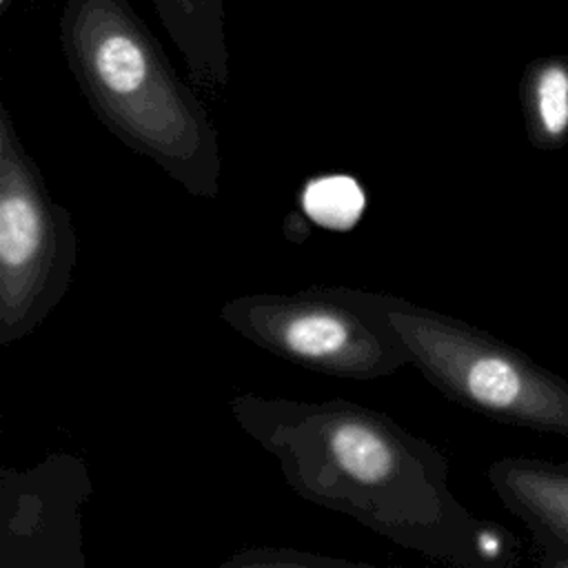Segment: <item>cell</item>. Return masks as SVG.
<instances>
[{"mask_svg": "<svg viewBox=\"0 0 568 568\" xmlns=\"http://www.w3.org/2000/svg\"><path fill=\"white\" fill-rule=\"evenodd\" d=\"M237 426L268 450L302 499L455 568H481L477 519L448 488V462L388 415L348 399L240 393Z\"/></svg>", "mask_w": 568, "mask_h": 568, "instance_id": "6da1fadb", "label": "cell"}, {"mask_svg": "<svg viewBox=\"0 0 568 568\" xmlns=\"http://www.w3.org/2000/svg\"><path fill=\"white\" fill-rule=\"evenodd\" d=\"M60 44L98 120L186 193L220 195L217 131L129 0H64Z\"/></svg>", "mask_w": 568, "mask_h": 568, "instance_id": "7a4b0ae2", "label": "cell"}, {"mask_svg": "<svg viewBox=\"0 0 568 568\" xmlns=\"http://www.w3.org/2000/svg\"><path fill=\"white\" fill-rule=\"evenodd\" d=\"M410 364L448 399L495 422L568 437V382L524 351L446 313L386 295Z\"/></svg>", "mask_w": 568, "mask_h": 568, "instance_id": "3957f363", "label": "cell"}, {"mask_svg": "<svg viewBox=\"0 0 568 568\" xmlns=\"http://www.w3.org/2000/svg\"><path fill=\"white\" fill-rule=\"evenodd\" d=\"M220 320L257 348L331 377L375 379L410 364L388 322L386 293L344 284L253 293L224 302Z\"/></svg>", "mask_w": 568, "mask_h": 568, "instance_id": "277c9868", "label": "cell"}, {"mask_svg": "<svg viewBox=\"0 0 568 568\" xmlns=\"http://www.w3.org/2000/svg\"><path fill=\"white\" fill-rule=\"evenodd\" d=\"M78 240L0 104V344L36 331L73 282Z\"/></svg>", "mask_w": 568, "mask_h": 568, "instance_id": "5b68a950", "label": "cell"}, {"mask_svg": "<svg viewBox=\"0 0 568 568\" xmlns=\"http://www.w3.org/2000/svg\"><path fill=\"white\" fill-rule=\"evenodd\" d=\"M91 497L82 459L53 453L29 470L0 473V566L84 568L80 510Z\"/></svg>", "mask_w": 568, "mask_h": 568, "instance_id": "8992f818", "label": "cell"}, {"mask_svg": "<svg viewBox=\"0 0 568 568\" xmlns=\"http://www.w3.org/2000/svg\"><path fill=\"white\" fill-rule=\"evenodd\" d=\"M486 477L526 526L537 561L568 568V462L506 455L488 466Z\"/></svg>", "mask_w": 568, "mask_h": 568, "instance_id": "52a82bcc", "label": "cell"}, {"mask_svg": "<svg viewBox=\"0 0 568 568\" xmlns=\"http://www.w3.org/2000/svg\"><path fill=\"white\" fill-rule=\"evenodd\" d=\"M169 38L184 58L189 78L206 93L229 84L224 0H151Z\"/></svg>", "mask_w": 568, "mask_h": 568, "instance_id": "ba28073f", "label": "cell"}, {"mask_svg": "<svg viewBox=\"0 0 568 568\" xmlns=\"http://www.w3.org/2000/svg\"><path fill=\"white\" fill-rule=\"evenodd\" d=\"M528 138L541 151H555L568 140V69L544 64L528 89Z\"/></svg>", "mask_w": 568, "mask_h": 568, "instance_id": "9c48e42d", "label": "cell"}, {"mask_svg": "<svg viewBox=\"0 0 568 568\" xmlns=\"http://www.w3.org/2000/svg\"><path fill=\"white\" fill-rule=\"evenodd\" d=\"M304 204L313 220L328 229H348L357 222L364 197L359 186L346 175L315 180L304 191Z\"/></svg>", "mask_w": 568, "mask_h": 568, "instance_id": "30bf717a", "label": "cell"}, {"mask_svg": "<svg viewBox=\"0 0 568 568\" xmlns=\"http://www.w3.org/2000/svg\"><path fill=\"white\" fill-rule=\"evenodd\" d=\"M224 566L233 568H353V561L295 548H244Z\"/></svg>", "mask_w": 568, "mask_h": 568, "instance_id": "8fae6325", "label": "cell"}, {"mask_svg": "<svg viewBox=\"0 0 568 568\" xmlns=\"http://www.w3.org/2000/svg\"><path fill=\"white\" fill-rule=\"evenodd\" d=\"M477 544H479V555H481L484 566L495 564V561H508L515 555L513 539H510L508 530H504L501 526L490 524V521L481 524Z\"/></svg>", "mask_w": 568, "mask_h": 568, "instance_id": "7c38bea8", "label": "cell"}, {"mask_svg": "<svg viewBox=\"0 0 568 568\" xmlns=\"http://www.w3.org/2000/svg\"><path fill=\"white\" fill-rule=\"evenodd\" d=\"M0 2H2V4H4V2H7V0H0Z\"/></svg>", "mask_w": 568, "mask_h": 568, "instance_id": "4fadbf2b", "label": "cell"}]
</instances>
